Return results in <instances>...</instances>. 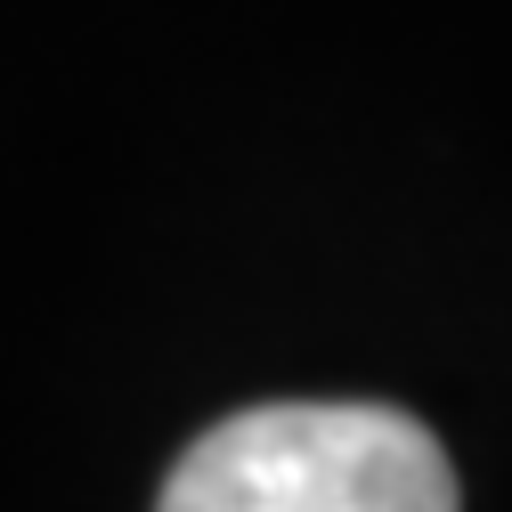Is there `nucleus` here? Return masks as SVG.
Wrapping results in <instances>:
<instances>
[{
	"mask_svg": "<svg viewBox=\"0 0 512 512\" xmlns=\"http://www.w3.org/2000/svg\"><path fill=\"white\" fill-rule=\"evenodd\" d=\"M155 512H464L447 447L358 399H277L212 423Z\"/></svg>",
	"mask_w": 512,
	"mask_h": 512,
	"instance_id": "nucleus-1",
	"label": "nucleus"
}]
</instances>
